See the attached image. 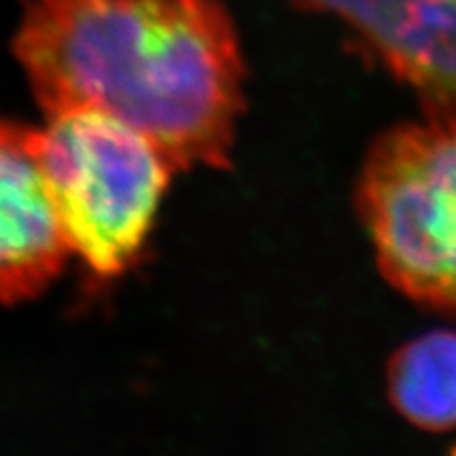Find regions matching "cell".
<instances>
[{"instance_id": "cell-2", "label": "cell", "mask_w": 456, "mask_h": 456, "mask_svg": "<svg viewBox=\"0 0 456 456\" xmlns=\"http://www.w3.org/2000/svg\"><path fill=\"white\" fill-rule=\"evenodd\" d=\"M43 165L70 254L98 279L138 265L175 165L146 135L91 108L47 114Z\"/></svg>"}, {"instance_id": "cell-4", "label": "cell", "mask_w": 456, "mask_h": 456, "mask_svg": "<svg viewBox=\"0 0 456 456\" xmlns=\"http://www.w3.org/2000/svg\"><path fill=\"white\" fill-rule=\"evenodd\" d=\"M43 165V134L0 118V306L37 298L70 258Z\"/></svg>"}, {"instance_id": "cell-6", "label": "cell", "mask_w": 456, "mask_h": 456, "mask_svg": "<svg viewBox=\"0 0 456 456\" xmlns=\"http://www.w3.org/2000/svg\"><path fill=\"white\" fill-rule=\"evenodd\" d=\"M391 406L423 431L456 427V332L437 330L403 345L387 366Z\"/></svg>"}, {"instance_id": "cell-1", "label": "cell", "mask_w": 456, "mask_h": 456, "mask_svg": "<svg viewBox=\"0 0 456 456\" xmlns=\"http://www.w3.org/2000/svg\"><path fill=\"white\" fill-rule=\"evenodd\" d=\"M13 53L47 114H110L175 169L231 165L245 61L220 0H30Z\"/></svg>"}, {"instance_id": "cell-3", "label": "cell", "mask_w": 456, "mask_h": 456, "mask_svg": "<svg viewBox=\"0 0 456 456\" xmlns=\"http://www.w3.org/2000/svg\"><path fill=\"white\" fill-rule=\"evenodd\" d=\"M357 212L387 281L456 317V112L429 110L376 138L357 180Z\"/></svg>"}, {"instance_id": "cell-5", "label": "cell", "mask_w": 456, "mask_h": 456, "mask_svg": "<svg viewBox=\"0 0 456 456\" xmlns=\"http://www.w3.org/2000/svg\"><path fill=\"white\" fill-rule=\"evenodd\" d=\"M338 17L427 110L456 112V0H292Z\"/></svg>"}]
</instances>
